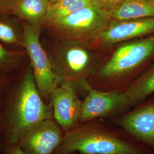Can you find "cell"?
<instances>
[{"label": "cell", "instance_id": "10", "mask_svg": "<svg viewBox=\"0 0 154 154\" xmlns=\"http://www.w3.org/2000/svg\"><path fill=\"white\" fill-rule=\"evenodd\" d=\"M152 33H154V17L111 20L100 34L98 44L110 46Z\"/></svg>", "mask_w": 154, "mask_h": 154}, {"label": "cell", "instance_id": "16", "mask_svg": "<svg viewBox=\"0 0 154 154\" xmlns=\"http://www.w3.org/2000/svg\"><path fill=\"white\" fill-rule=\"evenodd\" d=\"M0 40L8 44L23 45V34L12 22L0 20Z\"/></svg>", "mask_w": 154, "mask_h": 154}, {"label": "cell", "instance_id": "17", "mask_svg": "<svg viewBox=\"0 0 154 154\" xmlns=\"http://www.w3.org/2000/svg\"><path fill=\"white\" fill-rule=\"evenodd\" d=\"M18 60V55L5 49L0 44V67L13 66Z\"/></svg>", "mask_w": 154, "mask_h": 154}, {"label": "cell", "instance_id": "11", "mask_svg": "<svg viewBox=\"0 0 154 154\" xmlns=\"http://www.w3.org/2000/svg\"><path fill=\"white\" fill-rule=\"evenodd\" d=\"M118 123L132 137L154 147V102L130 112Z\"/></svg>", "mask_w": 154, "mask_h": 154}, {"label": "cell", "instance_id": "8", "mask_svg": "<svg viewBox=\"0 0 154 154\" xmlns=\"http://www.w3.org/2000/svg\"><path fill=\"white\" fill-rule=\"evenodd\" d=\"M75 85L71 81H65L50 95L55 121L67 131L76 127L81 118L82 102L77 95Z\"/></svg>", "mask_w": 154, "mask_h": 154}, {"label": "cell", "instance_id": "15", "mask_svg": "<svg viewBox=\"0 0 154 154\" xmlns=\"http://www.w3.org/2000/svg\"><path fill=\"white\" fill-rule=\"evenodd\" d=\"M95 4V0H60L50 4L44 24L48 25L87 6Z\"/></svg>", "mask_w": 154, "mask_h": 154}, {"label": "cell", "instance_id": "12", "mask_svg": "<svg viewBox=\"0 0 154 154\" xmlns=\"http://www.w3.org/2000/svg\"><path fill=\"white\" fill-rule=\"evenodd\" d=\"M48 0H16L11 12L35 28H41L47 15Z\"/></svg>", "mask_w": 154, "mask_h": 154}, {"label": "cell", "instance_id": "13", "mask_svg": "<svg viewBox=\"0 0 154 154\" xmlns=\"http://www.w3.org/2000/svg\"><path fill=\"white\" fill-rule=\"evenodd\" d=\"M109 15L116 21L154 17V0H124Z\"/></svg>", "mask_w": 154, "mask_h": 154}, {"label": "cell", "instance_id": "7", "mask_svg": "<svg viewBox=\"0 0 154 154\" xmlns=\"http://www.w3.org/2000/svg\"><path fill=\"white\" fill-rule=\"evenodd\" d=\"M63 137L61 127L51 118L28 130L16 144L26 154H51L60 146Z\"/></svg>", "mask_w": 154, "mask_h": 154}, {"label": "cell", "instance_id": "22", "mask_svg": "<svg viewBox=\"0 0 154 154\" xmlns=\"http://www.w3.org/2000/svg\"></svg>", "mask_w": 154, "mask_h": 154}, {"label": "cell", "instance_id": "5", "mask_svg": "<svg viewBox=\"0 0 154 154\" xmlns=\"http://www.w3.org/2000/svg\"><path fill=\"white\" fill-rule=\"evenodd\" d=\"M41 28L33 27L27 22L23 27L25 47L31 62L33 77L41 95L50 97L60 85L49 55L44 49L39 41Z\"/></svg>", "mask_w": 154, "mask_h": 154}, {"label": "cell", "instance_id": "1", "mask_svg": "<svg viewBox=\"0 0 154 154\" xmlns=\"http://www.w3.org/2000/svg\"><path fill=\"white\" fill-rule=\"evenodd\" d=\"M51 106L46 105L33 77L31 67L22 77L14 95L7 119V132L10 143L16 144L22 135L39 122L51 119Z\"/></svg>", "mask_w": 154, "mask_h": 154}, {"label": "cell", "instance_id": "6", "mask_svg": "<svg viewBox=\"0 0 154 154\" xmlns=\"http://www.w3.org/2000/svg\"><path fill=\"white\" fill-rule=\"evenodd\" d=\"M154 55V35L122 45L99 70L107 79L123 77L137 69Z\"/></svg>", "mask_w": 154, "mask_h": 154}, {"label": "cell", "instance_id": "4", "mask_svg": "<svg viewBox=\"0 0 154 154\" xmlns=\"http://www.w3.org/2000/svg\"><path fill=\"white\" fill-rule=\"evenodd\" d=\"M49 57L60 84L71 81L81 86L97 63L89 46L70 41H64Z\"/></svg>", "mask_w": 154, "mask_h": 154}, {"label": "cell", "instance_id": "18", "mask_svg": "<svg viewBox=\"0 0 154 154\" xmlns=\"http://www.w3.org/2000/svg\"><path fill=\"white\" fill-rule=\"evenodd\" d=\"M97 4L99 7L107 11L108 13L116 9L118 6L120 5V4L124 0H95Z\"/></svg>", "mask_w": 154, "mask_h": 154}, {"label": "cell", "instance_id": "3", "mask_svg": "<svg viewBox=\"0 0 154 154\" xmlns=\"http://www.w3.org/2000/svg\"><path fill=\"white\" fill-rule=\"evenodd\" d=\"M107 11L97 4L87 6L48 25L64 39L89 46L98 42L100 34L110 23Z\"/></svg>", "mask_w": 154, "mask_h": 154}, {"label": "cell", "instance_id": "9", "mask_svg": "<svg viewBox=\"0 0 154 154\" xmlns=\"http://www.w3.org/2000/svg\"><path fill=\"white\" fill-rule=\"evenodd\" d=\"M82 86L88 90V95L82 102L80 118L81 122L105 116L129 105L125 92L100 91L91 88L87 82Z\"/></svg>", "mask_w": 154, "mask_h": 154}, {"label": "cell", "instance_id": "20", "mask_svg": "<svg viewBox=\"0 0 154 154\" xmlns=\"http://www.w3.org/2000/svg\"><path fill=\"white\" fill-rule=\"evenodd\" d=\"M6 154H26L18 144H13L8 149Z\"/></svg>", "mask_w": 154, "mask_h": 154}, {"label": "cell", "instance_id": "23", "mask_svg": "<svg viewBox=\"0 0 154 154\" xmlns=\"http://www.w3.org/2000/svg\"></svg>", "mask_w": 154, "mask_h": 154}, {"label": "cell", "instance_id": "19", "mask_svg": "<svg viewBox=\"0 0 154 154\" xmlns=\"http://www.w3.org/2000/svg\"><path fill=\"white\" fill-rule=\"evenodd\" d=\"M16 0H0V14L10 13Z\"/></svg>", "mask_w": 154, "mask_h": 154}, {"label": "cell", "instance_id": "14", "mask_svg": "<svg viewBox=\"0 0 154 154\" xmlns=\"http://www.w3.org/2000/svg\"><path fill=\"white\" fill-rule=\"evenodd\" d=\"M154 93V67L139 77L129 86L125 93L128 104L135 105Z\"/></svg>", "mask_w": 154, "mask_h": 154}, {"label": "cell", "instance_id": "21", "mask_svg": "<svg viewBox=\"0 0 154 154\" xmlns=\"http://www.w3.org/2000/svg\"><path fill=\"white\" fill-rule=\"evenodd\" d=\"M58 1H60V0H48V1L49 2L50 4H52V3H54L55 2H57Z\"/></svg>", "mask_w": 154, "mask_h": 154}, {"label": "cell", "instance_id": "2", "mask_svg": "<svg viewBox=\"0 0 154 154\" xmlns=\"http://www.w3.org/2000/svg\"><path fill=\"white\" fill-rule=\"evenodd\" d=\"M146 154L105 130L95 126L75 127L67 131L57 154Z\"/></svg>", "mask_w": 154, "mask_h": 154}]
</instances>
